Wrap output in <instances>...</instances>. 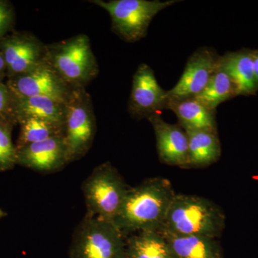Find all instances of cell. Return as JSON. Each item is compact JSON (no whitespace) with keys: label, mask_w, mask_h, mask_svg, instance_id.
I'll return each mask as SVG.
<instances>
[{"label":"cell","mask_w":258,"mask_h":258,"mask_svg":"<svg viewBox=\"0 0 258 258\" xmlns=\"http://www.w3.org/2000/svg\"><path fill=\"white\" fill-rule=\"evenodd\" d=\"M175 195L165 178L146 180L129 189L113 223L125 237L135 232L159 231Z\"/></svg>","instance_id":"obj_1"},{"label":"cell","mask_w":258,"mask_h":258,"mask_svg":"<svg viewBox=\"0 0 258 258\" xmlns=\"http://www.w3.org/2000/svg\"><path fill=\"white\" fill-rule=\"evenodd\" d=\"M225 227V214L216 204L196 195L176 194L159 230L217 239Z\"/></svg>","instance_id":"obj_2"},{"label":"cell","mask_w":258,"mask_h":258,"mask_svg":"<svg viewBox=\"0 0 258 258\" xmlns=\"http://www.w3.org/2000/svg\"><path fill=\"white\" fill-rule=\"evenodd\" d=\"M46 63L74 88H86L99 74L91 41L85 34L47 45Z\"/></svg>","instance_id":"obj_3"},{"label":"cell","mask_w":258,"mask_h":258,"mask_svg":"<svg viewBox=\"0 0 258 258\" xmlns=\"http://www.w3.org/2000/svg\"><path fill=\"white\" fill-rule=\"evenodd\" d=\"M90 3L108 12L111 29L127 42H138L147 36L153 18L161 10L178 3L177 0H91Z\"/></svg>","instance_id":"obj_4"},{"label":"cell","mask_w":258,"mask_h":258,"mask_svg":"<svg viewBox=\"0 0 258 258\" xmlns=\"http://www.w3.org/2000/svg\"><path fill=\"white\" fill-rule=\"evenodd\" d=\"M125 238L113 222L86 214L75 232L70 258H125Z\"/></svg>","instance_id":"obj_5"},{"label":"cell","mask_w":258,"mask_h":258,"mask_svg":"<svg viewBox=\"0 0 258 258\" xmlns=\"http://www.w3.org/2000/svg\"><path fill=\"white\" fill-rule=\"evenodd\" d=\"M130 188L109 162L97 166L83 185L87 214L113 222Z\"/></svg>","instance_id":"obj_6"},{"label":"cell","mask_w":258,"mask_h":258,"mask_svg":"<svg viewBox=\"0 0 258 258\" xmlns=\"http://www.w3.org/2000/svg\"><path fill=\"white\" fill-rule=\"evenodd\" d=\"M63 139L69 162L87 154L96 133L92 100L85 88H75L64 103Z\"/></svg>","instance_id":"obj_7"},{"label":"cell","mask_w":258,"mask_h":258,"mask_svg":"<svg viewBox=\"0 0 258 258\" xmlns=\"http://www.w3.org/2000/svg\"><path fill=\"white\" fill-rule=\"evenodd\" d=\"M7 79L26 74L46 62L47 45L28 32L13 31L0 40Z\"/></svg>","instance_id":"obj_8"},{"label":"cell","mask_w":258,"mask_h":258,"mask_svg":"<svg viewBox=\"0 0 258 258\" xmlns=\"http://www.w3.org/2000/svg\"><path fill=\"white\" fill-rule=\"evenodd\" d=\"M6 85L15 96H42L66 103L75 88L61 79L45 63L26 74L7 80Z\"/></svg>","instance_id":"obj_9"},{"label":"cell","mask_w":258,"mask_h":258,"mask_svg":"<svg viewBox=\"0 0 258 258\" xmlns=\"http://www.w3.org/2000/svg\"><path fill=\"white\" fill-rule=\"evenodd\" d=\"M167 91L159 86L154 71L146 63L139 64L132 81L128 111L137 119L149 118L166 109Z\"/></svg>","instance_id":"obj_10"},{"label":"cell","mask_w":258,"mask_h":258,"mask_svg":"<svg viewBox=\"0 0 258 258\" xmlns=\"http://www.w3.org/2000/svg\"><path fill=\"white\" fill-rule=\"evenodd\" d=\"M220 57L210 47L195 51L188 59L179 81L167 91L168 99L193 98L201 92L218 69Z\"/></svg>","instance_id":"obj_11"},{"label":"cell","mask_w":258,"mask_h":258,"mask_svg":"<svg viewBox=\"0 0 258 258\" xmlns=\"http://www.w3.org/2000/svg\"><path fill=\"white\" fill-rule=\"evenodd\" d=\"M155 134L159 159L167 165L189 169V141L181 125L164 121L160 115L148 118Z\"/></svg>","instance_id":"obj_12"},{"label":"cell","mask_w":258,"mask_h":258,"mask_svg":"<svg viewBox=\"0 0 258 258\" xmlns=\"http://www.w3.org/2000/svg\"><path fill=\"white\" fill-rule=\"evenodd\" d=\"M17 164L42 172L58 170L69 164L63 137H53L18 149Z\"/></svg>","instance_id":"obj_13"},{"label":"cell","mask_w":258,"mask_h":258,"mask_svg":"<svg viewBox=\"0 0 258 258\" xmlns=\"http://www.w3.org/2000/svg\"><path fill=\"white\" fill-rule=\"evenodd\" d=\"M219 66L232 80L239 96H252L258 91L254 77L253 50L242 49L220 56Z\"/></svg>","instance_id":"obj_14"},{"label":"cell","mask_w":258,"mask_h":258,"mask_svg":"<svg viewBox=\"0 0 258 258\" xmlns=\"http://www.w3.org/2000/svg\"><path fill=\"white\" fill-rule=\"evenodd\" d=\"M174 258H223L217 239L199 235H176L159 230Z\"/></svg>","instance_id":"obj_15"},{"label":"cell","mask_w":258,"mask_h":258,"mask_svg":"<svg viewBox=\"0 0 258 258\" xmlns=\"http://www.w3.org/2000/svg\"><path fill=\"white\" fill-rule=\"evenodd\" d=\"M166 109L174 112L184 130L217 132L215 111L208 109L194 98L168 99Z\"/></svg>","instance_id":"obj_16"},{"label":"cell","mask_w":258,"mask_h":258,"mask_svg":"<svg viewBox=\"0 0 258 258\" xmlns=\"http://www.w3.org/2000/svg\"><path fill=\"white\" fill-rule=\"evenodd\" d=\"M13 100L17 123L20 118H35L64 125V103L42 96L18 97L13 95Z\"/></svg>","instance_id":"obj_17"},{"label":"cell","mask_w":258,"mask_h":258,"mask_svg":"<svg viewBox=\"0 0 258 258\" xmlns=\"http://www.w3.org/2000/svg\"><path fill=\"white\" fill-rule=\"evenodd\" d=\"M189 141V168L206 167L215 164L221 156L218 132L185 130Z\"/></svg>","instance_id":"obj_18"},{"label":"cell","mask_w":258,"mask_h":258,"mask_svg":"<svg viewBox=\"0 0 258 258\" xmlns=\"http://www.w3.org/2000/svg\"><path fill=\"white\" fill-rule=\"evenodd\" d=\"M125 258H174L159 231H144L125 238Z\"/></svg>","instance_id":"obj_19"},{"label":"cell","mask_w":258,"mask_h":258,"mask_svg":"<svg viewBox=\"0 0 258 258\" xmlns=\"http://www.w3.org/2000/svg\"><path fill=\"white\" fill-rule=\"evenodd\" d=\"M237 96L238 91L235 83L219 66L205 88L193 98L208 109L216 111L222 103Z\"/></svg>","instance_id":"obj_20"},{"label":"cell","mask_w":258,"mask_h":258,"mask_svg":"<svg viewBox=\"0 0 258 258\" xmlns=\"http://www.w3.org/2000/svg\"><path fill=\"white\" fill-rule=\"evenodd\" d=\"M20 133L16 149L28 144L42 142L53 137H63L64 125L35 118H23L18 120Z\"/></svg>","instance_id":"obj_21"},{"label":"cell","mask_w":258,"mask_h":258,"mask_svg":"<svg viewBox=\"0 0 258 258\" xmlns=\"http://www.w3.org/2000/svg\"><path fill=\"white\" fill-rule=\"evenodd\" d=\"M14 123L0 120V171L11 169L17 164V149L12 140Z\"/></svg>","instance_id":"obj_22"},{"label":"cell","mask_w":258,"mask_h":258,"mask_svg":"<svg viewBox=\"0 0 258 258\" xmlns=\"http://www.w3.org/2000/svg\"><path fill=\"white\" fill-rule=\"evenodd\" d=\"M15 13L10 1L0 0V40L14 31Z\"/></svg>","instance_id":"obj_23"},{"label":"cell","mask_w":258,"mask_h":258,"mask_svg":"<svg viewBox=\"0 0 258 258\" xmlns=\"http://www.w3.org/2000/svg\"><path fill=\"white\" fill-rule=\"evenodd\" d=\"M0 120L17 123L13 111V94L3 82H0Z\"/></svg>","instance_id":"obj_24"},{"label":"cell","mask_w":258,"mask_h":258,"mask_svg":"<svg viewBox=\"0 0 258 258\" xmlns=\"http://www.w3.org/2000/svg\"><path fill=\"white\" fill-rule=\"evenodd\" d=\"M7 78L6 62L0 51V82H3V80Z\"/></svg>","instance_id":"obj_25"},{"label":"cell","mask_w":258,"mask_h":258,"mask_svg":"<svg viewBox=\"0 0 258 258\" xmlns=\"http://www.w3.org/2000/svg\"><path fill=\"white\" fill-rule=\"evenodd\" d=\"M253 67L254 77L258 87V50H253Z\"/></svg>","instance_id":"obj_26"},{"label":"cell","mask_w":258,"mask_h":258,"mask_svg":"<svg viewBox=\"0 0 258 258\" xmlns=\"http://www.w3.org/2000/svg\"><path fill=\"white\" fill-rule=\"evenodd\" d=\"M4 215H5L4 212H3V211H2L1 210H0V217H3V216H4Z\"/></svg>","instance_id":"obj_27"}]
</instances>
